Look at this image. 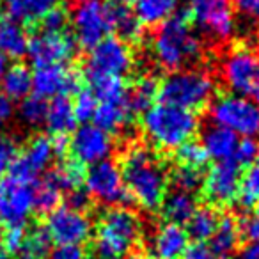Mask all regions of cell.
Returning a JSON list of instances; mask_svg holds the SVG:
<instances>
[{
  "label": "cell",
  "instance_id": "obj_6",
  "mask_svg": "<svg viewBox=\"0 0 259 259\" xmlns=\"http://www.w3.org/2000/svg\"><path fill=\"white\" fill-rule=\"evenodd\" d=\"M115 0H83L78 2L69 15V23L73 29V39L76 47L94 48L98 43L108 37L114 30Z\"/></svg>",
  "mask_w": 259,
  "mask_h": 259
},
{
  "label": "cell",
  "instance_id": "obj_52",
  "mask_svg": "<svg viewBox=\"0 0 259 259\" xmlns=\"http://www.w3.org/2000/svg\"><path fill=\"white\" fill-rule=\"evenodd\" d=\"M115 2H119V4H122V6H128V4H135V0H115Z\"/></svg>",
  "mask_w": 259,
  "mask_h": 259
},
{
  "label": "cell",
  "instance_id": "obj_11",
  "mask_svg": "<svg viewBox=\"0 0 259 259\" xmlns=\"http://www.w3.org/2000/svg\"><path fill=\"white\" fill-rule=\"evenodd\" d=\"M45 231L52 243L83 247L93 236L94 224L85 211H78L64 204L48 213Z\"/></svg>",
  "mask_w": 259,
  "mask_h": 259
},
{
  "label": "cell",
  "instance_id": "obj_39",
  "mask_svg": "<svg viewBox=\"0 0 259 259\" xmlns=\"http://www.w3.org/2000/svg\"><path fill=\"white\" fill-rule=\"evenodd\" d=\"M98 98L93 91H87V89H80L76 93L75 100L71 101L73 105V114H75V119L80 121L82 124L89 122L91 119H94V114L98 110Z\"/></svg>",
  "mask_w": 259,
  "mask_h": 259
},
{
  "label": "cell",
  "instance_id": "obj_21",
  "mask_svg": "<svg viewBox=\"0 0 259 259\" xmlns=\"http://www.w3.org/2000/svg\"><path fill=\"white\" fill-rule=\"evenodd\" d=\"M201 144L209 160L226 162V160L234 158V153L240 144V137L222 126L211 124L202 132Z\"/></svg>",
  "mask_w": 259,
  "mask_h": 259
},
{
  "label": "cell",
  "instance_id": "obj_22",
  "mask_svg": "<svg viewBox=\"0 0 259 259\" xmlns=\"http://www.w3.org/2000/svg\"><path fill=\"white\" fill-rule=\"evenodd\" d=\"M29 32L13 20H0V54L11 61H20L29 52Z\"/></svg>",
  "mask_w": 259,
  "mask_h": 259
},
{
  "label": "cell",
  "instance_id": "obj_46",
  "mask_svg": "<svg viewBox=\"0 0 259 259\" xmlns=\"http://www.w3.org/2000/svg\"><path fill=\"white\" fill-rule=\"evenodd\" d=\"M181 259H219V257L215 255V252L211 250L209 245L194 241V243L187 247V250H185Z\"/></svg>",
  "mask_w": 259,
  "mask_h": 259
},
{
  "label": "cell",
  "instance_id": "obj_44",
  "mask_svg": "<svg viewBox=\"0 0 259 259\" xmlns=\"http://www.w3.org/2000/svg\"><path fill=\"white\" fill-rule=\"evenodd\" d=\"M240 222V233L248 240V243H259V217H245Z\"/></svg>",
  "mask_w": 259,
  "mask_h": 259
},
{
  "label": "cell",
  "instance_id": "obj_34",
  "mask_svg": "<svg viewBox=\"0 0 259 259\" xmlns=\"http://www.w3.org/2000/svg\"><path fill=\"white\" fill-rule=\"evenodd\" d=\"M47 108H48L47 100L36 96V94H30V96H27L25 100L20 101L18 117H20V121H22L25 126L36 128V126L45 124Z\"/></svg>",
  "mask_w": 259,
  "mask_h": 259
},
{
  "label": "cell",
  "instance_id": "obj_41",
  "mask_svg": "<svg viewBox=\"0 0 259 259\" xmlns=\"http://www.w3.org/2000/svg\"><path fill=\"white\" fill-rule=\"evenodd\" d=\"M69 25V13L64 8L57 6L52 11H48L41 20V30L47 32H66V27Z\"/></svg>",
  "mask_w": 259,
  "mask_h": 259
},
{
  "label": "cell",
  "instance_id": "obj_14",
  "mask_svg": "<svg viewBox=\"0 0 259 259\" xmlns=\"http://www.w3.org/2000/svg\"><path fill=\"white\" fill-rule=\"evenodd\" d=\"M69 153L73 160L83 167H91L103 160H110V155L114 153V139L100 126L85 122L73 132L69 139Z\"/></svg>",
  "mask_w": 259,
  "mask_h": 259
},
{
  "label": "cell",
  "instance_id": "obj_19",
  "mask_svg": "<svg viewBox=\"0 0 259 259\" xmlns=\"http://www.w3.org/2000/svg\"><path fill=\"white\" fill-rule=\"evenodd\" d=\"M188 245L187 229L178 224L165 222L151 234L148 252L151 259H181Z\"/></svg>",
  "mask_w": 259,
  "mask_h": 259
},
{
  "label": "cell",
  "instance_id": "obj_50",
  "mask_svg": "<svg viewBox=\"0 0 259 259\" xmlns=\"http://www.w3.org/2000/svg\"><path fill=\"white\" fill-rule=\"evenodd\" d=\"M9 64H8V59L4 57V55L0 54V82H2V78H4L6 71H8Z\"/></svg>",
  "mask_w": 259,
  "mask_h": 259
},
{
  "label": "cell",
  "instance_id": "obj_33",
  "mask_svg": "<svg viewBox=\"0 0 259 259\" xmlns=\"http://www.w3.org/2000/svg\"><path fill=\"white\" fill-rule=\"evenodd\" d=\"M114 30L126 43H135V41H141L142 37V25L139 23V20L128 11L126 6L119 4V2H115Z\"/></svg>",
  "mask_w": 259,
  "mask_h": 259
},
{
  "label": "cell",
  "instance_id": "obj_38",
  "mask_svg": "<svg viewBox=\"0 0 259 259\" xmlns=\"http://www.w3.org/2000/svg\"><path fill=\"white\" fill-rule=\"evenodd\" d=\"M202 172L195 169H188V167H180L174 169V172L170 174L169 181L172 183L174 190L187 192V194H195L199 188H202Z\"/></svg>",
  "mask_w": 259,
  "mask_h": 259
},
{
  "label": "cell",
  "instance_id": "obj_7",
  "mask_svg": "<svg viewBox=\"0 0 259 259\" xmlns=\"http://www.w3.org/2000/svg\"><path fill=\"white\" fill-rule=\"evenodd\" d=\"M213 124L233 132L241 139H254L259 135V105L240 94H222L215 98L209 107Z\"/></svg>",
  "mask_w": 259,
  "mask_h": 259
},
{
  "label": "cell",
  "instance_id": "obj_31",
  "mask_svg": "<svg viewBox=\"0 0 259 259\" xmlns=\"http://www.w3.org/2000/svg\"><path fill=\"white\" fill-rule=\"evenodd\" d=\"M158 85L153 76L144 75L141 78H137V82L128 89V103L130 108L134 114L137 112H142L144 114L146 110L153 107L156 103V98H158Z\"/></svg>",
  "mask_w": 259,
  "mask_h": 259
},
{
  "label": "cell",
  "instance_id": "obj_40",
  "mask_svg": "<svg viewBox=\"0 0 259 259\" xmlns=\"http://www.w3.org/2000/svg\"><path fill=\"white\" fill-rule=\"evenodd\" d=\"M18 156V142L13 135L0 132V180L11 172Z\"/></svg>",
  "mask_w": 259,
  "mask_h": 259
},
{
  "label": "cell",
  "instance_id": "obj_56",
  "mask_svg": "<svg viewBox=\"0 0 259 259\" xmlns=\"http://www.w3.org/2000/svg\"><path fill=\"white\" fill-rule=\"evenodd\" d=\"M0 259H6V257H4V255H0Z\"/></svg>",
  "mask_w": 259,
  "mask_h": 259
},
{
  "label": "cell",
  "instance_id": "obj_15",
  "mask_svg": "<svg viewBox=\"0 0 259 259\" xmlns=\"http://www.w3.org/2000/svg\"><path fill=\"white\" fill-rule=\"evenodd\" d=\"M241 167L234 160L215 162L202 180V194L211 206H231L238 201Z\"/></svg>",
  "mask_w": 259,
  "mask_h": 259
},
{
  "label": "cell",
  "instance_id": "obj_9",
  "mask_svg": "<svg viewBox=\"0 0 259 259\" xmlns=\"http://www.w3.org/2000/svg\"><path fill=\"white\" fill-rule=\"evenodd\" d=\"M220 75L233 94L252 98L259 85V54L248 47H236L224 55Z\"/></svg>",
  "mask_w": 259,
  "mask_h": 259
},
{
  "label": "cell",
  "instance_id": "obj_26",
  "mask_svg": "<svg viewBox=\"0 0 259 259\" xmlns=\"http://www.w3.org/2000/svg\"><path fill=\"white\" fill-rule=\"evenodd\" d=\"M64 187L59 181L57 174L52 172L45 174L36 185H34V211L41 215H48L55 208L61 206V201L64 197Z\"/></svg>",
  "mask_w": 259,
  "mask_h": 259
},
{
  "label": "cell",
  "instance_id": "obj_51",
  "mask_svg": "<svg viewBox=\"0 0 259 259\" xmlns=\"http://www.w3.org/2000/svg\"><path fill=\"white\" fill-rule=\"evenodd\" d=\"M250 100H254V101H255V103H257V105H259V85H257V89H255V93H254V94H252V98H250Z\"/></svg>",
  "mask_w": 259,
  "mask_h": 259
},
{
  "label": "cell",
  "instance_id": "obj_57",
  "mask_svg": "<svg viewBox=\"0 0 259 259\" xmlns=\"http://www.w3.org/2000/svg\"><path fill=\"white\" fill-rule=\"evenodd\" d=\"M257 217H259V206H257Z\"/></svg>",
  "mask_w": 259,
  "mask_h": 259
},
{
  "label": "cell",
  "instance_id": "obj_3",
  "mask_svg": "<svg viewBox=\"0 0 259 259\" xmlns=\"http://www.w3.org/2000/svg\"><path fill=\"white\" fill-rule=\"evenodd\" d=\"M141 126L146 141L153 148L176 151L194 139L199 130V119L194 112L158 101L142 114Z\"/></svg>",
  "mask_w": 259,
  "mask_h": 259
},
{
  "label": "cell",
  "instance_id": "obj_28",
  "mask_svg": "<svg viewBox=\"0 0 259 259\" xmlns=\"http://www.w3.org/2000/svg\"><path fill=\"white\" fill-rule=\"evenodd\" d=\"M162 215L165 219V222L178 224V226H183L188 220L192 219V215L197 209V201H195L194 194H187V192L181 190H172L170 194L165 195L162 206Z\"/></svg>",
  "mask_w": 259,
  "mask_h": 259
},
{
  "label": "cell",
  "instance_id": "obj_35",
  "mask_svg": "<svg viewBox=\"0 0 259 259\" xmlns=\"http://www.w3.org/2000/svg\"><path fill=\"white\" fill-rule=\"evenodd\" d=\"M238 201L243 208H255L259 206V167H248L241 174L240 194Z\"/></svg>",
  "mask_w": 259,
  "mask_h": 259
},
{
  "label": "cell",
  "instance_id": "obj_30",
  "mask_svg": "<svg viewBox=\"0 0 259 259\" xmlns=\"http://www.w3.org/2000/svg\"><path fill=\"white\" fill-rule=\"evenodd\" d=\"M52 252V240L45 227H30L23 233V240L16 252L15 259H48Z\"/></svg>",
  "mask_w": 259,
  "mask_h": 259
},
{
  "label": "cell",
  "instance_id": "obj_18",
  "mask_svg": "<svg viewBox=\"0 0 259 259\" xmlns=\"http://www.w3.org/2000/svg\"><path fill=\"white\" fill-rule=\"evenodd\" d=\"M55 158L54 142L47 135H36L32 137L22 153H18L16 162L11 169V174L29 183L36 181L45 170L50 167Z\"/></svg>",
  "mask_w": 259,
  "mask_h": 259
},
{
  "label": "cell",
  "instance_id": "obj_32",
  "mask_svg": "<svg viewBox=\"0 0 259 259\" xmlns=\"http://www.w3.org/2000/svg\"><path fill=\"white\" fill-rule=\"evenodd\" d=\"M217 226H219V215L213 208L209 206H201L195 209V213L192 215V219L187 222V233L188 238H194L199 243L211 240V236L215 234Z\"/></svg>",
  "mask_w": 259,
  "mask_h": 259
},
{
  "label": "cell",
  "instance_id": "obj_27",
  "mask_svg": "<svg viewBox=\"0 0 259 259\" xmlns=\"http://www.w3.org/2000/svg\"><path fill=\"white\" fill-rule=\"evenodd\" d=\"M48 132L54 137H66L68 134L75 132L76 119L73 114V105L66 96L55 98L48 103L47 117H45Z\"/></svg>",
  "mask_w": 259,
  "mask_h": 259
},
{
  "label": "cell",
  "instance_id": "obj_2",
  "mask_svg": "<svg viewBox=\"0 0 259 259\" xmlns=\"http://www.w3.org/2000/svg\"><path fill=\"white\" fill-rule=\"evenodd\" d=\"M153 61L165 71H180L202 55V45L190 20L174 15L156 29L151 39Z\"/></svg>",
  "mask_w": 259,
  "mask_h": 259
},
{
  "label": "cell",
  "instance_id": "obj_5",
  "mask_svg": "<svg viewBox=\"0 0 259 259\" xmlns=\"http://www.w3.org/2000/svg\"><path fill=\"white\" fill-rule=\"evenodd\" d=\"M215 87V78L206 69L185 68L169 73L160 82L158 98L162 103L195 114L213 101Z\"/></svg>",
  "mask_w": 259,
  "mask_h": 259
},
{
  "label": "cell",
  "instance_id": "obj_55",
  "mask_svg": "<svg viewBox=\"0 0 259 259\" xmlns=\"http://www.w3.org/2000/svg\"><path fill=\"white\" fill-rule=\"evenodd\" d=\"M110 259H124V257H110Z\"/></svg>",
  "mask_w": 259,
  "mask_h": 259
},
{
  "label": "cell",
  "instance_id": "obj_8",
  "mask_svg": "<svg viewBox=\"0 0 259 259\" xmlns=\"http://www.w3.org/2000/svg\"><path fill=\"white\" fill-rule=\"evenodd\" d=\"M134 68V52L121 37L108 36L94 48L83 66V75L91 82L100 78H124Z\"/></svg>",
  "mask_w": 259,
  "mask_h": 259
},
{
  "label": "cell",
  "instance_id": "obj_42",
  "mask_svg": "<svg viewBox=\"0 0 259 259\" xmlns=\"http://www.w3.org/2000/svg\"><path fill=\"white\" fill-rule=\"evenodd\" d=\"M255 156H257V142H254V139H241L233 160L241 169H243V167L248 169V167L255 162Z\"/></svg>",
  "mask_w": 259,
  "mask_h": 259
},
{
  "label": "cell",
  "instance_id": "obj_10",
  "mask_svg": "<svg viewBox=\"0 0 259 259\" xmlns=\"http://www.w3.org/2000/svg\"><path fill=\"white\" fill-rule=\"evenodd\" d=\"M34 213V185L16 176L0 180V226L23 227Z\"/></svg>",
  "mask_w": 259,
  "mask_h": 259
},
{
  "label": "cell",
  "instance_id": "obj_25",
  "mask_svg": "<svg viewBox=\"0 0 259 259\" xmlns=\"http://www.w3.org/2000/svg\"><path fill=\"white\" fill-rule=\"evenodd\" d=\"M180 0H135V18L142 27H156L170 20L178 11Z\"/></svg>",
  "mask_w": 259,
  "mask_h": 259
},
{
  "label": "cell",
  "instance_id": "obj_13",
  "mask_svg": "<svg viewBox=\"0 0 259 259\" xmlns=\"http://www.w3.org/2000/svg\"><path fill=\"white\" fill-rule=\"evenodd\" d=\"M85 192L91 199L107 206H122L130 199L119 163L103 160L85 170Z\"/></svg>",
  "mask_w": 259,
  "mask_h": 259
},
{
  "label": "cell",
  "instance_id": "obj_37",
  "mask_svg": "<svg viewBox=\"0 0 259 259\" xmlns=\"http://www.w3.org/2000/svg\"><path fill=\"white\" fill-rule=\"evenodd\" d=\"M54 172L57 174L59 181H61L66 192L82 188L83 181H85V169H83L82 163H78L73 158L64 160L57 169H54Z\"/></svg>",
  "mask_w": 259,
  "mask_h": 259
},
{
  "label": "cell",
  "instance_id": "obj_54",
  "mask_svg": "<svg viewBox=\"0 0 259 259\" xmlns=\"http://www.w3.org/2000/svg\"><path fill=\"white\" fill-rule=\"evenodd\" d=\"M255 162H257V167H259V144H257V156H255Z\"/></svg>",
  "mask_w": 259,
  "mask_h": 259
},
{
  "label": "cell",
  "instance_id": "obj_45",
  "mask_svg": "<svg viewBox=\"0 0 259 259\" xmlns=\"http://www.w3.org/2000/svg\"><path fill=\"white\" fill-rule=\"evenodd\" d=\"M91 204V197L85 192V188H75V190H69L66 195V206L73 209H78V211H85Z\"/></svg>",
  "mask_w": 259,
  "mask_h": 259
},
{
  "label": "cell",
  "instance_id": "obj_4",
  "mask_svg": "<svg viewBox=\"0 0 259 259\" xmlns=\"http://www.w3.org/2000/svg\"><path fill=\"white\" fill-rule=\"evenodd\" d=\"M142 220L126 206H112L100 217L94 236V252L100 259L124 257L142 240Z\"/></svg>",
  "mask_w": 259,
  "mask_h": 259
},
{
  "label": "cell",
  "instance_id": "obj_1",
  "mask_svg": "<svg viewBox=\"0 0 259 259\" xmlns=\"http://www.w3.org/2000/svg\"><path fill=\"white\" fill-rule=\"evenodd\" d=\"M119 167L130 199L146 211L160 209L169 188V174L155 153L141 144L130 146Z\"/></svg>",
  "mask_w": 259,
  "mask_h": 259
},
{
  "label": "cell",
  "instance_id": "obj_36",
  "mask_svg": "<svg viewBox=\"0 0 259 259\" xmlns=\"http://www.w3.org/2000/svg\"><path fill=\"white\" fill-rule=\"evenodd\" d=\"M208 155L201 142L190 141L176 149V162L180 167H188V169L202 170L208 163Z\"/></svg>",
  "mask_w": 259,
  "mask_h": 259
},
{
  "label": "cell",
  "instance_id": "obj_47",
  "mask_svg": "<svg viewBox=\"0 0 259 259\" xmlns=\"http://www.w3.org/2000/svg\"><path fill=\"white\" fill-rule=\"evenodd\" d=\"M15 115V105L13 101L0 91V130H4Z\"/></svg>",
  "mask_w": 259,
  "mask_h": 259
},
{
  "label": "cell",
  "instance_id": "obj_53",
  "mask_svg": "<svg viewBox=\"0 0 259 259\" xmlns=\"http://www.w3.org/2000/svg\"><path fill=\"white\" fill-rule=\"evenodd\" d=\"M2 241H4V231H2V226H0V248H2Z\"/></svg>",
  "mask_w": 259,
  "mask_h": 259
},
{
  "label": "cell",
  "instance_id": "obj_49",
  "mask_svg": "<svg viewBox=\"0 0 259 259\" xmlns=\"http://www.w3.org/2000/svg\"><path fill=\"white\" fill-rule=\"evenodd\" d=\"M231 259H259V243H248L236 252Z\"/></svg>",
  "mask_w": 259,
  "mask_h": 259
},
{
  "label": "cell",
  "instance_id": "obj_48",
  "mask_svg": "<svg viewBox=\"0 0 259 259\" xmlns=\"http://www.w3.org/2000/svg\"><path fill=\"white\" fill-rule=\"evenodd\" d=\"M231 6L245 16H252V18L259 16V0H231Z\"/></svg>",
  "mask_w": 259,
  "mask_h": 259
},
{
  "label": "cell",
  "instance_id": "obj_43",
  "mask_svg": "<svg viewBox=\"0 0 259 259\" xmlns=\"http://www.w3.org/2000/svg\"><path fill=\"white\" fill-rule=\"evenodd\" d=\"M48 259H87V252L83 247L75 245H57L52 248Z\"/></svg>",
  "mask_w": 259,
  "mask_h": 259
},
{
  "label": "cell",
  "instance_id": "obj_24",
  "mask_svg": "<svg viewBox=\"0 0 259 259\" xmlns=\"http://www.w3.org/2000/svg\"><path fill=\"white\" fill-rule=\"evenodd\" d=\"M61 4V0H6L4 8L9 20L22 25L41 22L48 11Z\"/></svg>",
  "mask_w": 259,
  "mask_h": 259
},
{
  "label": "cell",
  "instance_id": "obj_20",
  "mask_svg": "<svg viewBox=\"0 0 259 259\" xmlns=\"http://www.w3.org/2000/svg\"><path fill=\"white\" fill-rule=\"evenodd\" d=\"M132 108L128 103V94L117 100H107L98 103V110L94 114V124L105 130L107 134H122L132 122Z\"/></svg>",
  "mask_w": 259,
  "mask_h": 259
},
{
  "label": "cell",
  "instance_id": "obj_58",
  "mask_svg": "<svg viewBox=\"0 0 259 259\" xmlns=\"http://www.w3.org/2000/svg\"><path fill=\"white\" fill-rule=\"evenodd\" d=\"M76 2H83V0H76Z\"/></svg>",
  "mask_w": 259,
  "mask_h": 259
},
{
  "label": "cell",
  "instance_id": "obj_23",
  "mask_svg": "<svg viewBox=\"0 0 259 259\" xmlns=\"http://www.w3.org/2000/svg\"><path fill=\"white\" fill-rule=\"evenodd\" d=\"M240 238V222L234 217L224 215L219 219V226L209 240V247L219 259H231L236 254Z\"/></svg>",
  "mask_w": 259,
  "mask_h": 259
},
{
  "label": "cell",
  "instance_id": "obj_29",
  "mask_svg": "<svg viewBox=\"0 0 259 259\" xmlns=\"http://www.w3.org/2000/svg\"><path fill=\"white\" fill-rule=\"evenodd\" d=\"M0 89L11 101H22L32 93V73L27 66L16 64L9 66L4 78L0 82Z\"/></svg>",
  "mask_w": 259,
  "mask_h": 259
},
{
  "label": "cell",
  "instance_id": "obj_12",
  "mask_svg": "<svg viewBox=\"0 0 259 259\" xmlns=\"http://www.w3.org/2000/svg\"><path fill=\"white\" fill-rule=\"evenodd\" d=\"M188 13L195 25L213 41L226 43L233 37L236 22L231 0H188Z\"/></svg>",
  "mask_w": 259,
  "mask_h": 259
},
{
  "label": "cell",
  "instance_id": "obj_16",
  "mask_svg": "<svg viewBox=\"0 0 259 259\" xmlns=\"http://www.w3.org/2000/svg\"><path fill=\"white\" fill-rule=\"evenodd\" d=\"M76 54V43L66 32H47L39 30L29 41L30 62L36 68L43 66H66Z\"/></svg>",
  "mask_w": 259,
  "mask_h": 259
},
{
  "label": "cell",
  "instance_id": "obj_17",
  "mask_svg": "<svg viewBox=\"0 0 259 259\" xmlns=\"http://www.w3.org/2000/svg\"><path fill=\"white\" fill-rule=\"evenodd\" d=\"M82 89V76L68 66H43L32 73V93L43 100L68 98Z\"/></svg>",
  "mask_w": 259,
  "mask_h": 259
}]
</instances>
